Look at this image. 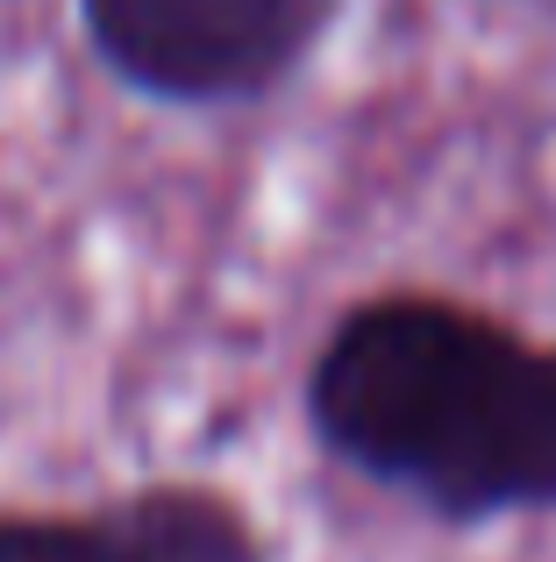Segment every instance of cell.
<instances>
[{
	"instance_id": "obj_4",
	"label": "cell",
	"mask_w": 556,
	"mask_h": 562,
	"mask_svg": "<svg viewBox=\"0 0 556 562\" xmlns=\"http://www.w3.org/2000/svg\"><path fill=\"white\" fill-rule=\"evenodd\" d=\"M514 8H535V14H556V0H514Z\"/></svg>"
},
{
	"instance_id": "obj_2",
	"label": "cell",
	"mask_w": 556,
	"mask_h": 562,
	"mask_svg": "<svg viewBox=\"0 0 556 562\" xmlns=\"http://www.w3.org/2000/svg\"><path fill=\"white\" fill-rule=\"evenodd\" d=\"M86 57L143 108L236 114L286 93L349 0H71Z\"/></svg>"
},
{
	"instance_id": "obj_3",
	"label": "cell",
	"mask_w": 556,
	"mask_h": 562,
	"mask_svg": "<svg viewBox=\"0 0 556 562\" xmlns=\"http://www.w3.org/2000/svg\"><path fill=\"white\" fill-rule=\"evenodd\" d=\"M0 562H278L236 492L157 477L93 506H0Z\"/></svg>"
},
{
	"instance_id": "obj_1",
	"label": "cell",
	"mask_w": 556,
	"mask_h": 562,
	"mask_svg": "<svg viewBox=\"0 0 556 562\" xmlns=\"http://www.w3.org/2000/svg\"><path fill=\"white\" fill-rule=\"evenodd\" d=\"M321 463L449 535L556 520V342L435 285L335 306L300 371Z\"/></svg>"
}]
</instances>
